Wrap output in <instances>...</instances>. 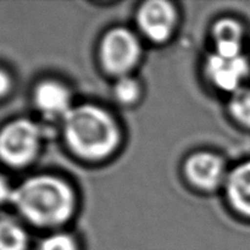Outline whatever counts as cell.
Masks as SVG:
<instances>
[{
  "label": "cell",
  "mask_w": 250,
  "mask_h": 250,
  "mask_svg": "<svg viewBox=\"0 0 250 250\" xmlns=\"http://www.w3.org/2000/svg\"><path fill=\"white\" fill-rule=\"evenodd\" d=\"M185 173L194 187L203 190H214L226 182V166L216 154L200 151L186 160Z\"/></svg>",
  "instance_id": "cell-7"
},
{
  "label": "cell",
  "mask_w": 250,
  "mask_h": 250,
  "mask_svg": "<svg viewBox=\"0 0 250 250\" xmlns=\"http://www.w3.org/2000/svg\"><path fill=\"white\" fill-rule=\"evenodd\" d=\"M68 148L85 160H102L119 146L121 133L114 117L95 105H80L62 119Z\"/></svg>",
  "instance_id": "cell-2"
},
{
  "label": "cell",
  "mask_w": 250,
  "mask_h": 250,
  "mask_svg": "<svg viewBox=\"0 0 250 250\" xmlns=\"http://www.w3.org/2000/svg\"><path fill=\"white\" fill-rule=\"evenodd\" d=\"M137 23L142 33L154 43L166 42L177 23V11L171 2L150 0L139 7Z\"/></svg>",
  "instance_id": "cell-5"
},
{
  "label": "cell",
  "mask_w": 250,
  "mask_h": 250,
  "mask_svg": "<svg viewBox=\"0 0 250 250\" xmlns=\"http://www.w3.org/2000/svg\"><path fill=\"white\" fill-rule=\"evenodd\" d=\"M27 233L23 227L7 215H0V250H24Z\"/></svg>",
  "instance_id": "cell-11"
},
{
  "label": "cell",
  "mask_w": 250,
  "mask_h": 250,
  "mask_svg": "<svg viewBox=\"0 0 250 250\" xmlns=\"http://www.w3.org/2000/svg\"><path fill=\"white\" fill-rule=\"evenodd\" d=\"M41 137V129L31 120L10 122L0 131V159L14 167L27 165L38 151Z\"/></svg>",
  "instance_id": "cell-3"
},
{
  "label": "cell",
  "mask_w": 250,
  "mask_h": 250,
  "mask_svg": "<svg viewBox=\"0 0 250 250\" xmlns=\"http://www.w3.org/2000/svg\"><path fill=\"white\" fill-rule=\"evenodd\" d=\"M17 211L38 227H56L71 219L76 198L67 182L56 176L39 175L27 178L12 190Z\"/></svg>",
  "instance_id": "cell-1"
},
{
  "label": "cell",
  "mask_w": 250,
  "mask_h": 250,
  "mask_svg": "<svg viewBox=\"0 0 250 250\" xmlns=\"http://www.w3.org/2000/svg\"><path fill=\"white\" fill-rule=\"evenodd\" d=\"M11 194H12V190L10 189L7 182L5 181L4 177L0 176V204L6 202V200L11 199Z\"/></svg>",
  "instance_id": "cell-15"
},
{
  "label": "cell",
  "mask_w": 250,
  "mask_h": 250,
  "mask_svg": "<svg viewBox=\"0 0 250 250\" xmlns=\"http://www.w3.org/2000/svg\"><path fill=\"white\" fill-rule=\"evenodd\" d=\"M39 250H78L75 239L67 233H55L41 243Z\"/></svg>",
  "instance_id": "cell-14"
},
{
  "label": "cell",
  "mask_w": 250,
  "mask_h": 250,
  "mask_svg": "<svg viewBox=\"0 0 250 250\" xmlns=\"http://www.w3.org/2000/svg\"><path fill=\"white\" fill-rule=\"evenodd\" d=\"M33 99L37 109L49 119H63L72 109L70 90L58 81L39 83L34 90Z\"/></svg>",
  "instance_id": "cell-8"
},
{
  "label": "cell",
  "mask_w": 250,
  "mask_h": 250,
  "mask_svg": "<svg viewBox=\"0 0 250 250\" xmlns=\"http://www.w3.org/2000/svg\"><path fill=\"white\" fill-rule=\"evenodd\" d=\"M141 44L133 32L117 27L110 29L100 43V62L110 75L122 77L138 63Z\"/></svg>",
  "instance_id": "cell-4"
},
{
  "label": "cell",
  "mask_w": 250,
  "mask_h": 250,
  "mask_svg": "<svg viewBox=\"0 0 250 250\" xmlns=\"http://www.w3.org/2000/svg\"><path fill=\"white\" fill-rule=\"evenodd\" d=\"M114 94L116 99L122 104H133L139 99L141 87L133 77H129L128 75L122 76V77L117 78V82L115 83Z\"/></svg>",
  "instance_id": "cell-13"
},
{
  "label": "cell",
  "mask_w": 250,
  "mask_h": 250,
  "mask_svg": "<svg viewBox=\"0 0 250 250\" xmlns=\"http://www.w3.org/2000/svg\"><path fill=\"white\" fill-rule=\"evenodd\" d=\"M10 85H11L10 77L4 72V71L0 70V97H2V95H5L9 92Z\"/></svg>",
  "instance_id": "cell-16"
},
{
  "label": "cell",
  "mask_w": 250,
  "mask_h": 250,
  "mask_svg": "<svg viewBox=\"0 0 250 250\" xmlns=\"http://www.w3.org/2000/svg\"><path fill=\"white\" fill-rule=\"evenodd\" d=\"M226 195L231 207L250 217V161L241 164L227 175Z\"/></svg>",
  "instance_id": "cell-9"
},
{
  "label": "cell",
  "mask_w": 250,
  "mask_h": 250,
  "mask_svg": "<svg viewBox=\"0 0 250 250\" xmlns=\"http://www.w3.org/2000/svg\"><path fill=\"white\" fill-rule=\"evenodd\" d=\"M208 80L225 92L234 93L243 87V82L249 75V61L243 55L227 58L216 53L208 56L204 66Z\"/></svg>",
  "instance_id": "cell-6"
},
{
  "label": "cell",
  "mask_w": 250,
  "mask_h": 250,
  "mask_svg": "<svg viewBox=\"0 0 250 250\" xmlns=\"http://www.w3.org/2000/svg\"><path fill=\"white\" fill-rule=\"evenodd\" d=\"M229 112L239 124L250 128V87H242L232 93Z\"/></svg>",
  "instance_id": "cell-12"
},
{
  "label": "cell",
  "mask_w": 250,
  "mask_h": 250,
  "mask_svg": "<svg viewBox=\"0 0 250 250\" xmlns=\"http://www.w3.org/2000/svg\"><path fill=\"white\" fill-rule=\"evenodd\" d=\"M244 31L234 19H221L212 27L215 53L221 56L233 58L242 55Z\"/></svg>",
  "instance_id": "cell-10"
}]
</instances>
